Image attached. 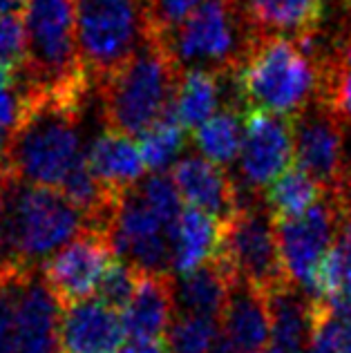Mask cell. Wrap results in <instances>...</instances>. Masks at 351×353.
<instances>
[{
	"label": "cell",
	"mask_w": 351,
	"mask_h": 353,
	"mask_svg": "<svg viewBox=\"0 0 351 353\" xmlns=\"http://www.w3.org/2000/svg\"><path fill=\"white\" fill-rule=\"evenodd\" d=\"M327 68L316 34H262L230 79L244 112L295 119L325 94Z\"/></svg>",
	"instance_id": "cell-1"
},
{
	"label": "cell",
	"mask_w": 351,
	"mask_h": 353,
	"mask_svg": "<svg viewBox=\"0 0 351 353\" xmlns=\"http://www.w3.org/2000/svg\"><path fill=\"white\" fill-rule=\"evenodd\" d=\"M88 92L27 94L25 112L9 134L0 181L59 188L81 150V117Z\"/></svg>",
	"instance_id": "cell-2"
},
{
	"label": "cell",
	"mask_w": 351,
	"mask_h": 353,
	"mask_svg": "<svg viewBox=\"0 0 351 353\" xmlns=\"http://www.w3.org/2000/svg\"><path fill=\"white\" fill-rule=\"evenodd\" d=\"M183 72L168 43L150 36L123 68L97 83L106 128L139 137L154 121L172 112Z\"/></svg>",
	"instance_id": "cell-3"
},
{
	"label": "cell",
	"mask_w": 351,
	"mask_h": 353,
	"mask_svg": "<svg viewBox=\"0 0 351 353\" xmlns=\"http://www.w3.org/2000/svg\"><path fill=\"white\" fill-rule=\"evenodd\" d=\"M21 79L27 94L90 92L77 39V0H27Z\"/></svg>",
	"instance_id": "cell-4"
},
{
	"label": "cell",
	"mask_w": 351,
	"mask_h": 353,
	"mask_svg": "<svg viewBox=\"0 0 351 353\" xmlns=\"http://www.w3.org/2000/svg\"><path fill=\"white\" fill-rule=\"evenodd\" d=\"M260 36L242 0H201L166 43L183 70L233 77Z\"/></svg>",
	"instance_id": "cell-5"
},
{
	"label": "cell",
	"mask_w": 351,
	"mask_h": 353,
	"mask_svg": "<svg viewBox=\"0 0 351 353\" xmlns=\"http://www.w3.org/2000/svg\"><path fill=\"white\" fill-rule=\"evenodd\" d=\"M3 185L9 194L3 217L5 257L32 266L34 259L54 255L86 228V219L61 190L27 183Z\"/></svg>",
	"instance_id": "cell-6"
},
{
	"label": "cell",
	"mask_w": 351,
	"mask_h": 353,
	"mask_svg": "<svg viewBox=\"0 0 351 353\" xmlns=\"http://www.w3.org/2000/svg\"><path fill=\"white\" fill-rule=\"evenodd\" d=\"M77 39L83 68L97 85L150 39L143 0H77Z\"/></svg>",
	"instance_id": "cell-7"
},
{
	"label": "cell",
	"mask_w": 351,
	"mask_h": 353,
	"mask_svg": "<svg viewBox=\"0 0 351 353\" xmlns=\"http://www.w3.org/2000/svg\"><path fill=\"white\" fill-rule=\"evenodd\" d=\"M212 262L221 268L230 284L244 282L264 293L291 284L280 259L275 221L271 212L255 201L242 203L221 221Z\"/></svg>",
	"instance_id": "cell-8"
},
{
	"label": "cell",
	"mask_w": 351,
	"mask_h": 353,
	"mask_svg": "<svg viewBox=\"0 0 351 353\" xmlns=\"http://www.w3.org/2000/svg\"><path fill=\"white\" fill-rule=\"evenodd\" d=\"M349 219L351 217L343 203L327 192L304 215L273 219L280 259L291 284L307 293L318 264L331 250L334 239H338L340 230Z\"/></svg>",
	"instance_id": "cell-9"
},
{
	"label": "cell",
	"mask_w": 351,
	"mask_h": 353,
	"mask_svg": "<svg viewBox=\"0 0 351 353\" xmlns=\"http://www.w3.org/2000/svg\"><path fill=\"white\" fill-rule=\"evenodd\" d=\"M117 259V250L108 233L83 228L66 246L50 255L43 264V282L61 306H72L97 293L106 268Z\"/></svg>",
	"instance_id": "cell-10"
},
{
	"label": "cell",
	"mask_w": 351,
	"mask_h": 353,
	"mask_svg": "<svg viewBox=\"0 0 351 353\" xmlns=\"http://www.w3.org/2000/svg\"><path fill=\"white\" fill-rule=\"evenodd\" d=\"M295 161L327 192L347 181L351 165L345 161V119L327 101H316L293 119Z\"/></svg>",
	"instance_id": "cell-11"
},
{
	"label": "cell",
	"mask_w": 351,
	"mask_h": 353,
	"mask_svg": "<svg viewBox=\"0 0 351 353\" xmlns=\"http://www.w3.org/2000/svg\"><path fill=\"white\" fill-rule=\"evenodd\" d=\"M117 257H123L139 271L168 273L172 259L170 235L154 210L141 197L139 185L121 194L110 226Z\"/></svg>",
	"instance_id": "cell-12"
},
{
	"label": "cell",
	"mask_w": 351,
	"mask_h": 353,
	"mask_svg": "<svg viewBox=\"0 0 351 353\" xmlns=\"http://www.w3.org/2000/svg\"><path fill=\"white\" fill-rule=\"evenodd\" d=\"M293 154V119L269 112H246L244 141L237 161L242 188L248 194L260 197L266 185L289 168Z\"/></svg>",
	"instance_id": "cell-13"
},
{
	"label": "cell",
	"mask_w": 351,
	"mask_h": 353,
	"mask_svg": "<svg viewBox=\"0 0 351 353\" xmlns=\"http://www.w3.org/2000/svg\"><path fill=\"white\" fill-rule=\"evenodd\" d=\"M170 176L188 206L206 210L221 221L242 206V190L230 179L226 168L204 157L190 154L174 161Z\"/></svg>",
	"instance_id": "cell-14"
},
{
	"label": "cell",
	"mask_w": 351,
	"mask_h": 353,
	"mask_svg": "<svg viewBox=\"0 0 351 353\" xmlns=\"http://www.w3.org/2000/svg\"><path fill=\"white\" fill-rule=\"evenodd\" d=\"M126 336L123 320L103 302L68 306L61 320V353H117Z\"/></svg>",
	"instance_id": "cell-15"
},
{
	"label": "cell",
	"mask_w": 351,
	"mask_h": 353,
	"mask_svg": "<svg viewBox=\"0 0 351 353\" xmlns=\"http://www.w3.org/2000/svg\"><path fill=\"white\" fill-rule=\"evenodd\" d=\"M61 320L59 300L32 273L18 297L16 353H61Z\"/></svg>",
	"instance_id": "cell-16"
},
{
	"label": "cell",
	"mask_w": 351,
	"mask_h": 353,
	"mask_svg": "<svg viewBox=\"0 0 351 353\" xmlns=\"http://www.w3.org/2000/svg\"><path fill=\"white\" fill-rule=\"evenodd\" d=\"M219 327L239 353L262 351L271 342L269 293L244 282L233 284L219 315Z\"/></svg>",
	"instance_id": "cell-17"
},
{
	"label": "cell",
	"mask_w": 351,
	"mask_h": 353,
	"mask_svg": "<svg viewBox=\"0 0 351 353\" xmlns=\"http://www.w3.org/2000/svg\"><path fill=\"white\" fill-rule=\"evenodd\" d=\"M174 282L170 273L139 271L130 304L123 309V329L132 340H161L172 324Z\"/></svg>",
	"instance_id": "cell-18"
},
{
	"label": "cell",
	"mask_w": 351,
	"mask_h": 353,
	"mask_svg": "<svg viewBox=\"0 0 351 353\" xmlns=\"http://www.w3.org/2000/svg\"><path fill=\"white\" fill-rule=\"evenodd\" d=\"M88 163L92 172L99 176V181L117 194L137 188L148 170L139 143L132 141V137L106 128L88 148Z\"/></svg>",
	"instance_id": "cell-19"
},
{
	"label": "cell",
	"mask_w": 351,
	"mask_h": 353,
	"mask_svg": "<svg viewBox=\"0 0 351 353\" xmlns=\"http://www.w3.org/2000/svg\"><path fill=\"white\" fill-rule=\"evenodd\" d=\"M271 351L307 353L313 338V300L295 284L269 293Z\"/></svg>",
	"instance_id": "cell-20"
},
{
	"label": "cell",
	"mask_w": 351,
	"mask_h": 353,
	"mask_svg": "<svg viewBox=\"0 0 351 353\" xmlns=\"http://www.w3.org/2000/svg\"><path fill=\"white\" fill-rule=\"evenodd\" d=\"M221 233V219L199 208H186L177 226L170 233L172 259L170 268L177 275H186L195 268L208 264L215 255Z\"/></svg>",
	"instance_id": "cell-21"
},
{
	"label": "cell",
	"mask_w": 351,
	"mask_h": 353,
	"mask_svg": "<svg viewBox=\"0 0 351 353\" xmlns=\"http://www.w3.org/2000/svg\"><path fill=\"white\" fill-rule=\"evenodd\" d=\"M242 5L262 34L302 39L320 32L327 0H242Z\"/></svg>",
	"instance_id": "cell-22"
},
{
	"label": "cell",
	"mask_w": 351,
	"mask_h": 353,
	"mask_svg": "<svg viewBox=\"0 0 351 353\" xmlns=\"http://www.w3.org/2000/svg\"><path fill=\"white\" fill-rule=\"evenodd\" d=\"M230 286H233L230 280L210 259L208 264L195 268V271L179 275V282L174 284V300L183 313L219 320Z\"/></svg>",
	"instance_id": "cell-23"
},
{
	"label": "cell",
	"mask_w": 351,
	"mask_h": 353,
	"mask_svg": "<svg viewBox=\"0 0 351 353\" xmlns=\"http://www.w3.org/2000/svg\"><path fill=\"white\" fill-rule=\"evenodd\" d=\"M244 117L246 112H239L233 103H228L192 130V143L199 154L221 168L237 161L244 141Z\"/></svg>",
	"instance_id": "cell-24"
},
{
	"label": "cell",
	"mask_w": 351,
	"mask_h": 353,
	"mask_svg": "<svg viewBox=\"0 0 351 353\" xmlns=\"http://www.w3.org/2000/svg\"><path fill=\"white\" fill-rule=\"evenodd\" d=\"M325 185L313 179L307 170L300 165H289L278 179L266 185L262 197L273 219H289L304 215L325 197Z\"/></svg>",
	"instance_id": "cell-25"
},
{
	"label": "cell",
	"mask_w": 351,
	"mask_h": 353,
	"mask_svg": "<svg viewBox=\"0 0 351 353\" xmlns=\"http://www.w3.org/2000/svg\"><path fill=\"white\" fill-rule=\"evenodd\" d=\"M221 79L219 74L206 70H186L179 81L177 94H174L172 114L186 130L199 128L217 112L221 99Z\"/></svg>",
	"instance_id": "cell-26"
},
{
	"label": "cell",
	"mask_w": 351,
	"mask_h": 353,
	"mask_svg": "<svg viewBox=\"0 0 351 353\" xmlns=\"http://www.w3.org/2000/svg\"><path fill=\"white\" fill-rule=\"evenodd\" d=\"M186 145V128H183L177 117L168 112L159 121H154L150 128H146L139 134V150L148 170L163 172L168 165H174L177 154Z\"/></svg>",
	"instance_id": "cell-27"
},
{
	"label": "cell",
	"mask_w": 351,
	"mask_h": 353,
	"mask_svg": "<svg viewBox=\"0 0 351 353\" xmlns=\"http://www.w3.org/2000/svg\"><path fill=\"white\" fill-rule=\"evenodd\" d=\"M219 320L181 313L170 324V353H210L219 342Z\"/></svg>",
	"instance_id": "cell-28"
},
{
	"label": "cell",
	"mask_w": 351,
	"mask_h": 353,
	"mask_svg": "<svg viewBox=\"0 0 351 353\" xmlns=\"http://www.w3.org/2000/svg\"><path fill=\"white\" fill-rule=\"evenodd\" d=\"M32 266L18 264L5 284L0 286V353H16L18 349V329H16V313H18V297H21L23 284L30 280Z\"/></svg>",
	"instance_id": "cell-29"
},
{
	"label": "cell",
	"mask_w": 351,
	"mask_h": 353,
	"mask_svg": "<svg viewBox=\"0 0 351 353\" xmlns=\"http://www.w3.org/2000/svg\"><path fill=\"white\" fill-rule=\"evenodd\" d=\"M139 192L146 203L154 210V215L161 219V224L172 233L181 217V194L174 185L172 176L166 172H152L143 183H139Z\"/></svg>",
	"instance_id": "cell-30"
},
{
	"label": "cell",
	"mask_w": 351,
	"mask_h": 353,
	"mask_svg": "<svg viewBox=\"0 0 351 353\" xmlns=\"http://www.w3.org/2000/svg\"><path fill=\"white\" fill-rule=\"evenodd\" d=\"M137 277H139V268L126 262V259H114L99 280L97 286L99 302H103L114 311H123L134 295Z\"/></svg>",
	"instance_id": "cell-31"
},
{
	"label": "cell",
	"mask_w": 351,
	"mask_h": 353,
	"mask_svg": "<svg viewBox=\"0 0 351 353\" xmlns=\"http://www.w3.org/2000/svg\"><path fill=\"white\" fill-rule=\"evenodd\" d=\"M199 3L201 0H143L148 34L166 41L195 12Z\"/></svg>",
	"instance_id": "cell-32"
},
{
	"label": "cell",
	"mask_w": 351,
	"mask_h": 353,
	"mask_svg": "<svg viewBox=\"0 0 351 353\" xmlns=\"http://www.w3.org/2000/svg\"><path fill=\"white\" fill-rule=\"evenodd\" d=\"M27 105L25 83L21 79V70L0 68V132L12 134L18 125Z\"/></svg>",
	"instance_id": "cell-33"
},
{
	"label": "cell",
	"mask_w": 351,
	"mask_h": 353,
	"mask_svg": "<svg viewBox=\"0 0 351 353\" xmlns=\"http://www.w3.org/2000/svg\"><path fill=\"white\" fill-rule=\"evenodd\" d=\"M307 353H349L327 300H313V338Z\"/></svg>",
	"instance_id": "cell-34"
},
{
	"label": "cell",
	"mask_w": 351,
	"mask_h": 353,
	"mask_svg": "<svg viewBox=\"0 0 351 353\" xmlns=\"http://www.w3.org/2000/svg\"><path fill=\"white\" fill-rule=\"evenodd\" d=\"M25 52V27L21 14H0V68L21 70Z\"/></svg>",
	"instance_id": "cell-35"
},
{
	"label": "cell",
	"mask_w": 351,
	"mask_h": 353,
	"mask_svg": "<svg viewBox=\"0 0 351 353\" xmlns=\"http://www.w3.org/2000/svg\"><path fill=\"white\" fill-rule=\"evenodd\" d=\"M320 101H327L331 108H336L345 121L351 119V70L338 68Z\"/></svg>",
	"instance_id": "cell-36"
},
{
	"label": "cell",
	"mask_w": 351,
	"mask_h": 353,
	"mask_svg": "<svg viewBox=\"0 0 351 353\" xmlns=\"http://www.w3.org/2000/svg\"><path fill=\"white\" fill-rule=\"evenodd\" d=\"M117 353H170V347L161 340H132Z\"/></svg>",
	"instance_id": "cell-37"
},
{
	"label": "cell",
	"mask_w": 351,
	"mask_h": 353,
	"mask_svg": "<svg viewBox=\"0 0 351 353\" xmlns=\"http://www.w3.org/2000/svg\"><path fill=\"white\" fill-rule=\"evenodd\" d=\"M27 0H0V14H21Z\"/></svg>",
	"instance_id": "cell-38"
},
{
	"label": "cell",
	"mask_w": 351,
	"mask_h": 353,
	"mask_svg": "<svg viewBox=\"0 0 351 353\" xmlns=\"http://www.w3.org/2000/svg\"><path fill=\"white\" fill-rule=\"evenodd\" d=\"M210 353H239L233 345H230V342L224 338V340H219L217 345H215V349H212Z\"/></svg>",
	"instance_id": "cell-39"
},
{
	"label": "cell",
	"mask_w": 351,
	"mask_h": 353,
	"mask_svg": "<svg viewBox=\"0 0 351 353\" xmlns=\"http://www.w3.org/2000/svg\"><path fill=\"white\" fill-rule=\"evenodd\" d=\"M7 143H9V134L7 132H0V170H3V163H5Z\"/></svg>",
	"instance_id": "cell-40"
},
{
	"label": "cell",
	"mask_w": 351,
	"mask_h": 353,
	"mask_svg": "<svg viewBox=\"0 0 351 353\" xmlns=\"http://www.w3.org/2000/svg\"><path fill=\"white\" fill-rule=\"evenodd\" d=\"M5 185L0 181V228H3V217H5V206H7V199H5Z\"/></svg>",
	"instance_id": "cell-41"
},
{
	"label": "cell",
	"mask_w": 351,
	"mask_h": 353,
	"mask_svg": "<svg viewBox=\"0 0 351 353\" xmlns=\"http://www.w3.org/2000/svg\"><path fill=\"white\" fill-rule=\"evenodd\" d=\"M257 353H273V351H257Z\"/></svg>",
	"instance_id": "cell-42"
}]
</instances>
